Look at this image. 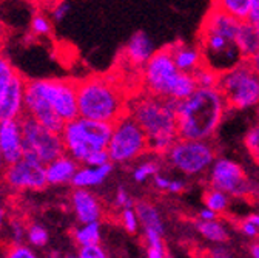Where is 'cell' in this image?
<instances>
[{"label": "cell", "mask_w": 259, "mask_h": 258, "mask_svg": "<svg viewBox=\"0 0 259 258\" xmlns=\"http://www.w3.org/2000/svg\"><path fill=\"white\" fill-rule=\"evenodd\" d=\"M202 258H233V256H232V252L227 247L214 246V247H210L208 250H205Z\"/></svg>", "instance_id": "38"}, {"label": "cell", "mask_w": 259, "mask_h": 258, "mask_svg": "<svg viewBox=\"0 0 259 258\" xmlns=\"http://www.w3.org/2000/svg\"><path fill=\"white\" fill-rule=\"evenodd\" d=\"M224 13L239 22H247L251 10V0H219L214 2Z\"/></svg>", "instance_id": "24"}, {"label": "cell", "mask_w": 259, "mask_h": 258, "mask_svg": "<svg viewBox=\"0 0 259 258\" xmlns=\"http://www.w3.org/2000/svg\"><path fill=\"white\" fill-rule=\"evenodd\" d=\"M77 256L79 258H108V253L101 244H96V246L79 247Z\"/></svg>", "instance_id": "35"}, {"label": "cell", "mask_w": 259, "mask_h": 258, "mask_svg": "<svg viewBox=\"0 0 259 258\" xmlns=\"http://www.w3.org/2000/svg\"><path fill=\"white\" fill-rule=\"evenodd\" d=\"M218 90L224 96L229 108L247 110L259 105V75L247 60L232 70L221 73Z\"/></svg>", "instance_id": "6"}, {"label": "cell", "mask_w": 259, "mask_h": 258, "mask_svg": "<svg viewBox=\"0 0 259 258\" xmlns=\"http://www.w3.org/2000/svg\"><path fill=\"white\" fill-rule=\"evenodd\" d=\"M63 258H79L77 255H65Z\"/></svg>", "instance_id": "49"}, {"label": "cell", "mask_w": 259, "mask_h": 258, "mask_svg": "<svg viewBox=\"0 0 259 258\" xmlns=\"http://www.w3.org/2000/svg\"><path fill=\"white\" fill-rule=\"evenodd\" d=\"M26 238L32 246L44 247V246H47L50 237H48V232L45 228H42L39 224H31L26 231Z\"/></svg>", "instance_id": "30"}, {"label": "cell", "mask_w": 259, "mask_h": 258, "mask_svg": "<svg viewBox=\"0 0 259 258\" xmlns=\"http://www.w3.org/2000/svg\"><path fill=\"white\" fill-rule=\"evenodd\" d=\"M71 207L80 224L101 223L104 207L94 193L87 189H74L71 193Z\"/></svg>", "instance_id": "15"}, {"label": "cell", "mask_w": 259, "mask_h": 258, "mask_svg": "<svg viewBox=\"0 0 259 258\" xmlns=\"http://www.w3.org/2000/svg\"><path fill=\"white\" fill-rule=\"evenodd\" d=\"M194 82H196L198 88H216L219 82V73L211 70L207 65L199 67L196 71L193 73Z\"/></svg>", "instance_id": "26"}, {"label": "cell", "mask_w": 259, "mask_h": 258, "mask_svg": "<svg viewBox=\"0 0 259 258\" xmlns=\"http://www.w3.org/2000/svg\"><path fill=\"white\" fill-rule=\"evenodd\" d=\"M68 10H70V7H68L67 2H59V4L53 8V17H54V20H62L65 16H67Z\"/></svg>", "instance_id": "41"}, {"label": "cell", "mask_w": 259, "mask_h": 258, "mask_svg": "<svg viewBox=\"0 0 259 258\" xmlns=\"http://www.w3.org/2000/svg\"><path fill=\"white\" fill-rule=\"evenodd\" d=\"M7 163H5V159L2 156V153H0V176H4L5 175V170H7Z\"/></svg>", "instance_id": "46"}, {"label": "cell", "mask_w": 259, "mask_h": 258, "mask_svg": "<svg viewBox=\"0 0 259 258\" xmlns=\"http://www.w3.org/2000/svg\"><path fill=\"white\" fill-rule=\"evenodd\" d=\"M235 44L239 50L242 60H250L259 53V29L250 22H241Z\"/></svg>", "instance_id": "19"}, {"label": "cell", "mask_w": 259, "mask_h": 258, "mask_svg": "<svg viewBox=\"0 0 259 258\" xmlns=\"http://www.w3.org/2000/svg\"><path fill=\"white\" fill-rule=\"evenodd\" d=\"M247 22H250L259 29V0H251V10H250V16Z\"/></svg>", "instance_id": "40"}, {"label": "cell", "mask_w": 259, "mask_h": 258, "mask_svg": "<svg viewBox=\"0 0 259 258\" xmlns=\"http://www.w3.org/2000/svg\"><path fill=\"white\" fill-rule=\"evenodd\" d=\"M114 204L117 209L123 210V209H135V201L130 197V193L126 192V189L123 186H119L114 195Z\"/></svg>", "instance_id": "34"}, {"label": "cell", "mask_w": 259, "mask_h": 258, "mask_svg": "<svg viewBox=\"0 0 259 258\" xmlns=\"http://www.w3.org/2000/svg\"><path fill=\"white\" fill-rule=\"evenodd\" d=\"M120 224L128 234H135L139 229V219L135 209H123L120 210Z\"/></svg>", "instance_id": "32"}, {"label": "cell", "mask_w": 259, "mask_h": 258, "mask_svg": "<svg viewBox=\"0 0 259 258\" xmlns=\"http://www.w3.org/2000/svg\"><path fill=\"white\" fill-rule=\"evenodd\" d=\"M79 118L116 124L128 115V104L123 91L105 76H90L77 82Z\"/></svg>", "instance_id": "3"}, {"label": "cell", "mask_w": 259, "mask_h": 258, "mask_svg": "<svg viewBox=\"0 0 259 258\" xmlns=\"http://www.w3.org/2000/svg\"><path fill=\"white\" fill-rule=\"evenodd\" d=\"M254 224H256V228H257V231H259V215H251V216H248Z\"/></svg>", "instance_id": "48"}, {"label": "cell", "mask_w": 259, "mask_h": 258, "mask_svg": "<svg viewBox=\"0 0 259 258\" xmlns=\"http://www.w3.org/2000/svg\"><path fill=\"white\" fill-rule=\"evenodd\" d=\"M0 153H2L7 166H13L23 158L20 119L0 122Z\"/></svg>", "instance_id": "13"}, {"label": "cell", "mask_w": 259, "mask_h": 258, "mask_svg": "<svg viewBox=\"0 0 259 258\" xmlns=\"http://www.w3.org/2000/svg\"><path fill=\"white\" fill-rule=\"evenodd\" d=\"M244 147L254 163L259 164V122L251 125L247 130L244 136Z\"/></svg>", "instance_id": "27"}, {"label": "cell", "mask_w": 259, "mask_h": 258, "mask_svg": "<svg viewBox=\"0 0 259 258\" xmlns=\"http://www.w3.org/2000/svg\"><path fill=\"white\" fill-rule=\"evenodd\" d=\"M111 133V124L77 118L76 121L65 124L60 136L65 145V153L79 164H85L90 155L108 149Z\"/></svg>", "instance_id": "5"}, {"label": "cell", "mask_w": 259, "mask_h": 258, "mask_svg": "<svg viewBox=\"0 0 259 258\" xmlns=\"http://www.w3.org/2000/svg\"><path fill=\"white\" fill-rule=\"evenodd\" d=\"M128 115L144 130L150 152L165 156L179 139L176 102L144 93L128 104Z\"/></svg>", "instance_id": "2"}, {"label": "cell", "mask_w": 259, "mask_h": 258, "mask_svg": "<svg viewBox=\"0 0 259 258\" xmlns=\"http://www.w3.org/2000/svg\"><path fill=\"white\" fill-rule=\"evenodd\" d=\"M159 170H160V167H159V164L156 163V161L148 159V161H144V163H141L139 166L135 167L133 178H135L136 182H144L148 178H151V176L154 178L156 175H159Z\"/></svg>", "instance_id": "29"}, {"label": "cell", "mask_w": 259, "mask_h": 258, "mask_svg": "<svg viewBox=\"0 0 259 258\" xmlns=\"http://www.w3.org/2000/svg\"><path fill=\"white\" fill-rule=\"evenodd\" d=\"M164 158L170 167L187 176H198L208 172L218 159L211 142L185 139H178Z\"/></svg>", "instance_id": "9"}, {"label": "cell", "mask_w": 259, "mask_h": 258, "mask_svg": "<svg viewBox=\"0 0 259 258\" xmlns=\"http://www.w3.org/2000/svg\"><path fill=\"white\" fill-rule=\"evenodd\" d=\"M36 91L53 107L57 116L68 124L79 118L77 82L71 79H34L29 81Z\"/></svg>", "instance_id": "10"}, {"label": "cell", "mask_w": 259, "mask_h": 258, "mask_svg": "<svg viewBox=\"0 0 259 258\" xmlns=\"http://www.w3.org/2000/svg\"><path fill=\"white\" fill-rule=\"evenodd\" d=\"M73 238L79 247L101 244V238H102L101 223H88V224L79 226V228L73 231Z\"/></svg>", "instance_id": "23"}, {"label": "cell", "mask_w": 259, "mask_h": 258, "mask_svg": "<svg viewBox=\"0 0 259 258\" xmlns=\"http://www.w3.org/2000/svg\"><path fill=\"white\" fill-rule=\"evenodd\" d=\"M79 163L74 161L70 155H62L57 159H54L53 163L45 166L47 172V182L50 186H62L71 182L76 172L79 170Z\"/></svg>", "instance_id": "18"}, {"label": "cell", "mask_w": 259, "mask_h": 258, "mask_svg": "<svg viewBox=\"0 0 259 258\" xmlns=\"http://www.w3.org/2000/svg\"><path fill=\"white\" fill-rule=\"evenodd\" d=\"M111 172H113V163H110L107 166H102V167L82 166L76 172L71 184L74 186V189H87V190H90V187L101 186L110 176Z\"/></svg>", "instance_id": "21"}, {"label": "cell", "mask_w": 259, "mask_h": 258, "mask_svg": "<svg viewBox=\"0 0 259 258\" xmlns=\"http://www.w3.org/2000/svg\"><path fill=\"white\" fill-rule=\"evenodd\" d=\"M16 68L11 65V62L0 53V101H2L4 94L10 85V82L13 81V78L16 76Z\"/></svg>", "instance_id": "28"}, {"label": "cell", "mask_w": 259, "mask_h": 258, "mask_svg": "<svg viewBox=\"0 0 259 258\" xmlns=\"http://www.w3.org/2000/svg\"><path fill=\"white\" fill-rule=\"evenodd\" d=\"M107 152L110 161L116 164L132 163L150 152L147 135L130 115H125L113 124V133Z\"/></svg>", "instance_id": "7"}, {"label": "cell", "mask_w": 259, "mask_h": 258, "mask_svg": "<svg viewBox=\"0 0 259 258\" xmlns=\"http://www.w3.org/2000/svg\"><path fill=\"white\" fill-rule=\"evenodd\" d=\"M250 253H251V256H253V258H259V243L251 244V247H250Z\"/></svg>", "instance_id": "45"}, {"label": "cell", "mask_w": 259, "mask_h": 258, "mask_svg": "<svg viewBox=\"0 0 259 258\" xmlns=\"http://www.w3.org/2000/svg\"><path fill=\"white\" fill-rule=\"evenodd\" d=\"M153 54H154L153 42L145 33H142V31L135 33L123 48L125 59L132 63L133 67L144 68V65L151 59Z\"/></svg>", "instance_id": "17"}, {"label": "cell", "mask_w": 259, "mask_h": 258, "mask_svg": "<svg viewBox=\"0 0 259 258\" xmlns=\"http://www.w3.org/2000/svg\"><path fill=\"white\" fill-rule=\"evenodd\" d=\"M5 218H7V212L4 207H0V229H2V226L5 223Z\"/></svg>", "instance_id": "47"}, {"label": "cell", "mask_w": 259, "mask_h": 258, "mask_svg": "<svg viewBox=\"0 0 259 258\" xmlns=\"http://www.w3.org/2000/svg\"><path fill=\"white\" fill-rule=\"evenodd\" d=\"M5 258H39L36 255V252L31 247L25 246V244H14L11 243L7 249Z\"/></svg>", "instance_id": "33"}, {"label": "cell", "mask_w": 259, "mask_h": 258, "mask_svg": "<svg viewBox=\"0 0 259 258\" xmlns=\"http://www.w3.org/2000/svg\"><path fill=\"white\" fill-rule=\"evenodd\" d=\"M227 102L216 88H198L187 99L176 102L178 135L185 141H208L225 116Z\"/></svg>", "instance_id": "1"}, {"label": "cell", "mask_w": 259, "mask_h": 258, "mask_svg": "<svg viewBox=\"0 0 259 258\" xmlns=\"http://www.w3.org/2000/svg\"><path fill=\"white\" fill-rule=\"evenodd\" d=\"M4 178L7 184L16 190H42L48 186L45 166L26 158L8 166Z\"/></svg>", "instance_id": "12"}, {"label": "cell", "mask_w": 259, "mask_h": 258, "mask_svg": "<svg viewBox=\"0 0 259 258\" xmlns=\"http://www.w3.org/2000/svg\"><path fill=\"white\" fill-rule=\"evenodd\" d=\"M22 141H23V158L37 161L47 166L59 156L65 155V145L62 136L50 132L32 118L23 115L20 118Z\"/></svg>", "instance_id": "8"}, {"label": "cell", "mask_w": 259, "mask_h": 258, "mask_svg": "<svg viewBox=\"0 0 259 258\" xmlns=\"http://www.w3.org/2000/svg\"><path fill=\"white\" fill-rule=\"evenodd\" d=\"M171 57L175 60V65L181 73L193 75L199 67L204 65V59L201 54V50L198 47H193L188 44L176 42L168 47Z\"/></svg>", "instance_id": "16"}, {"label": "cell", "mask_w": 259, "mask_h": 258, "mask_svg": "<svg viewBox=\"0 0 259 258\" xmlns=\"http://www.w3.org/2000/svg\"><path fill=\"white\" fill-rule=\"evenodd\" d=\"M25 78L17 71L10 82L2 101H0V122L20 119L23 116V99H25Z\"/></svg>", "instance_id": "14"}, {"label": "cell", "mask_w": 259, "mask_h": 258, "mask_svg": "<svg viewBox=\"0 0 259 258\" xmlns=\"http://www.w3.org/2000/svg\"><path fill=\"white\" fill-rule=\"evenodd\" d=\"M196 231L207 241L218 243V244L229 241V237H230L227 226L218 219H213V221H199L198 219L196 221Z\"/></svg>", "instance_id": "22"}, {"label": "cell", "mask_w": 259, "mask_h": 258, "mask_svg": "<svg viewBox=\"0 0 259 258\" xmlns=\"http://www.w3.org/2000/svg\"><path fill=\"white\" fill-rule=\"evenodd\" d=\"M135 212L138 215L139 226L144 229V234L164 235V223H162V218L153 203L139 200L135 203Z\"/></svg>", "instance_id": "20"}, {"label": "cell", "mask_w": 259, "mask_h": 258, "mask_svg": "<svg viewBox=\"0 0 259 258\" xmlns=\"http://www.w3.org/2000/svg\"><path fill=\"white\" fill-rule=\"evenodd\" d=\"M110 156H108V152L107 150H101V152H94L93 155H90V158L87 159V163L83 166H88V167H102V166H107L110 164Z\"/></svg>", "instance_id": "36"}, {"label": "cell", "mask_w": 259, "mask_h": 258, "mask_svg": "<svg viewBox=\"0 0 259 258\" xmlns=\"http://www.w3.org/2000/svg\"><path fill=\"white\" fill-rule=\"evenodd\" d=\"M241 232H242L245 237H248V238H256V237L259 235V231H257V228H256V224H254L250 218L242 219V223H241Z\"/></svg>", "instance_id": "39"}, {"label": "cell", "mask_w": 259, "mask_h": 258, "mask_svg": "<svg viewBox=\"0 0 259 258\" xmlns=\"http://www.w3.org/2000/svg\"><path fill=\"white\" fill-rule=\"evenodd\" d=\"M11 231H13L14 244H22V238L25 237L28 228H25V224L20 219L14 218V219H11Z\"/></svg>", "instance_id": "37"}, {"label": "cell", "mask_w": 259, "mask_h": 258, "mask_svg": "<svg viewBox=\"0 0 259 258\" xmlns=\"http://www.w3.org/2000/svg\"><path fill=\"white\" fill-rule=\"evenodd\" d=\"M147 258H168L165 247H147Z\"/></svg>", "instance_id": "42"}, {"label": "cell", "mask_w": 259, "mask_h": 258, "mask_svg": "<svg viewBox=\"0 0 259 258\" xmlns=\"http://www.w3.org/2000/svg\"><path fill=\"white\" fill-rule=\"evenodd\" d=\"M145 93L162 99L181 102L198 90L193 75L181 73L171 57L168 47L156 50L142 68Z\"/></svg>", "instance_id": "4"}, {"label": "cell", "mask_w": 259, "mask_h": 258, "mask_svg": "<svg viewBox=\"0 0 259 258\" xmlns=\"http://www.w3.org/2000/svg\"><path fill=\"white\" fill-rule=\"evenodd\" d=\"M31 29L36 36H50L53 31V26H51L50 19L45 14L36 13L31 19Z\"/></svg>", "instance_id": "31"}, {"label": "cell", "mask_w": 259, "mask_h": 258, "mask_svg": "<svg viewBox=\"0 0 259 258\" xmlns=\"http://www.w3.org/2000/svg\"><path fill=\"white\" fill-rule=\"evenodd\" d=\"M198 218H199V221H213V219H218V215L214 212H211L210 209L204 207L202 210H199Z\"/></svg>", "instance_id": "43"}, {"label": "cell", "mask_w": 259, "mask_h": 258, "mask_svg": "<svg viewBox=\"0 0 259 258\" xmlns=\"http://www.w3.org/2000/svg\"><path fill=\"white\" fill-rule=\"evenodd\" d=\"M248 63H250V65H251V68L259 75V53L256 54V56H253L250 60H247Z\"/></svg>", "instance_id": "44"}, {"label": "cell", "mask_w": 259, "mask_h": 258, "mask_svg": "<svg viewBox=\"0 0 259 258\" xmlns=\"http://www.w3.org/2000/svg\"><path fill=\"white\" fill-rule=\"evenodd\" d=\"M204 203L207 209H210L216 215H221L229 207V197H227L225 193H222L221 190L210 187L204 192Z\"/></svg>", "instance_id": "25"}, {"label": "cell", "mask_w": 259, "mask_h": 258, "mask_svg": "<svg viewBox=\"0 0 259 258\" xmlns=\"http://www.w3.org/2000/svg\"><path fill=\"white\" fill-rule=\"evenodd\" d=\"M210 187L221 190L227 197H248L253 192V182L244 167L229 158H218L208 170Z\"/></svg>", "instance_id": "11"}]
</instances>
